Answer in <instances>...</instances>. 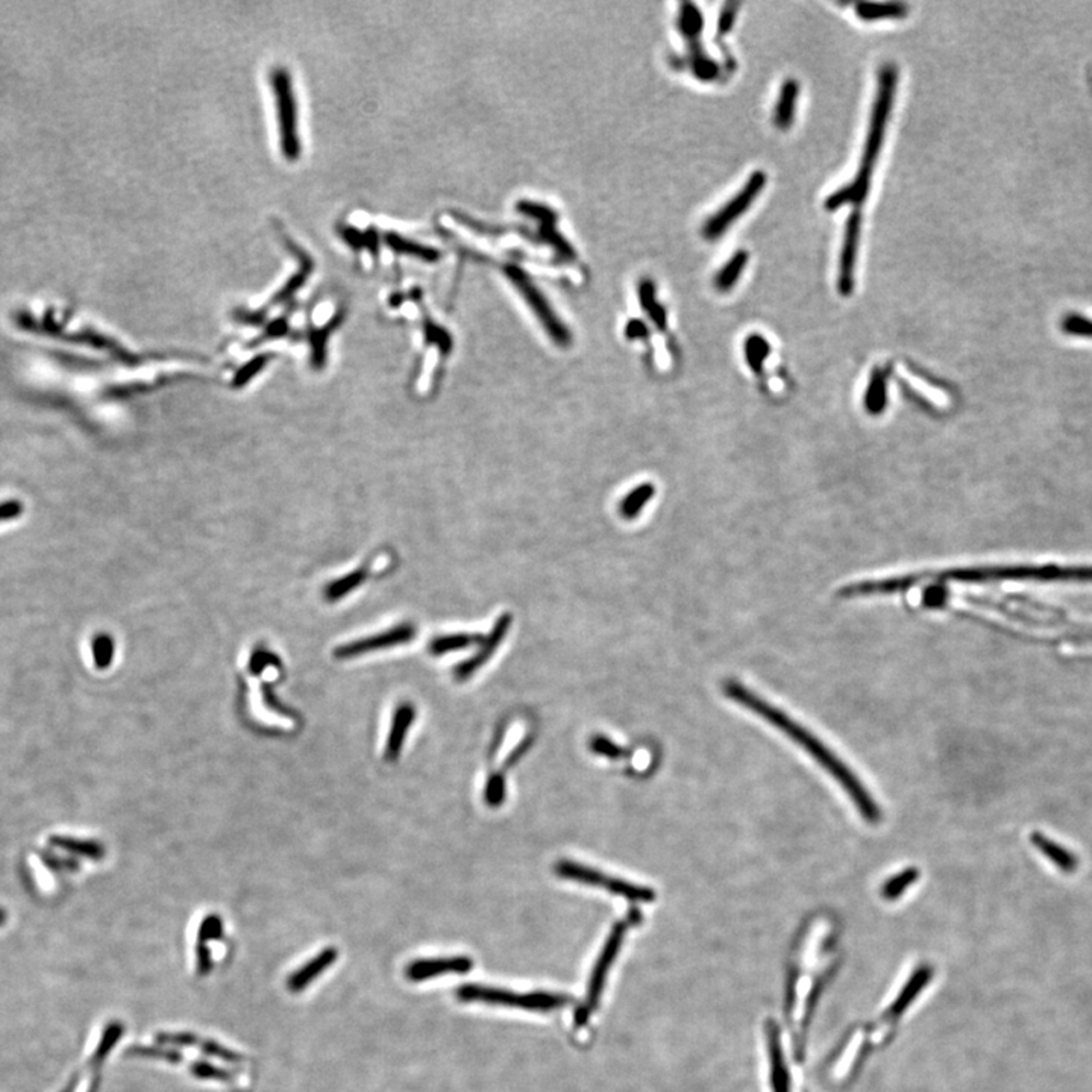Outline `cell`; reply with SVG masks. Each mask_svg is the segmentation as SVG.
Wrapping results in <instances>:
<instances>
[{"instance_id":"4dcf8cb0","label":"cell","mask_w":1092,"mask_h":1092,"mask_svg":"<svg viewBox=\"0 0 1092 1092\" xmlns=\"http://www.w3.org/2000/svg\"><path fill=\"white\" fill-rule=\"evenodd\" d=\"M126 1054H132L136 1058H148V1059L162 1060L168 1064H181L184 1058L182 1054L175 1050V1048H166L164 1046H152V1047H144V1046H136L130 1048Z\"/></svg>"},{"instance_id":"2e32d148","label":"cell","mask_w":1092,"mask_h":1092,"mask_svg":"<svg viewBox=\"0 0 1092 1092\" xmlns=\"http://www.w3.org/2000/svg\"><path fill=\"white\" fill-rule=\"evenodd\" d=\"M284 243L285 246L289 247V251L295 253V255H296V259H299V269H297L296 273H295V275H293V277L285 283L284 287H283V289H281V290L273 296V299H271V305H279L281 302H285V301H289L290 297H293V295H295V293H296V291L299 290L305 283H307V279H308L311 271H313V259H310V255L305 253V251H302V247H299L295 241H291V240L289 239V237H285V235Z\"/></svg>"},{"instance_id":"f1b7e54d","label":"cell","mask_w":1092,"mask_h":1092,"mask_svg":"<svg viewBox=\"0 0 1092 1092\" xmlns=\"http://www.w3.org/2000/svg\"><path fill=\"white\" fill-rule=\"evenodd\" d=\"M114 639L108 634H97L96 638L91 642V653H93V662L97 669L105 671L110 668L113 660H114Z\"/></svg>"},{"instance_id":"484cf974","label":"cell","mask_w":1092,"mask_h":1092,"mask_svg":"<svg viewBox=\"0 0 1092 1092\" xmlns=\"http://www.w3.org/2000/svg\"><path fill=\"white\" fill-rule=\"evenodd\" d=\"M656 493V489L651 483L639 485L634 491L625 495V498L622 499L619 504V511L622 517L625 519H634L639 515L642 509L651 501Z\"/></svg>"},{"instance_id":"52a82bcc","label":"cell","mask_w":1092,"mask_h":1092,"mask_svg":"<svg viewBox=\"0 0 1092 1092\" xmlns=\"http://www.w3.org/2000/svg\"><path fill=\"white\" fill-rule=\"evenodd\" d=\"M766 186V174L762 170H757L748 178V181L745 182L742 190L737 192L730 202H727L724 207L721 208L717 214H713L711 219L707 220L703 234L707 240H717L724 235L725 231L736 222L741 216L747 213L750 210L753 202L756 201L757 196L760 194L763 188Z\"/></svg>"},{"instance_id":"8fae6325","label":"cell","mask_w":1092,"mask_h":1092,"mask_svg":"<svg viewBox=\"0 0 1092 1092\" xmlns=\"http://www.w3.org/2000/svg\"><path fill=\"white\" fill-rule=\"evenodd\" d=\"M473 959L467 956L420 959L408 965L406 977L410 982H424L446 974H466L473 970Z\"/></svg>"},{"instance_id":"7402d4cb","label":"cell","mask_w":1092,"mask_h":1092,"mask_svg":"<svg viewBox=\"0 0 1092 1092\" xmlns=\"http://www.w3.org/2000/svg\"><path fill=\"white\" fill-rule=\"evenodd\" d=\"M748 259L750 257H748L747 251H737L725 263L724 267L717 271V275L715 277V287H717V290L729 291L735 287L743 271H745V267L748 265Z\"/></svg>"},{"instance_id":"8d00e7d4","label":"cell","mask_w":1092,"mask_h":1092,"mask_svg":"<svg viewBox=\"0 0 1092 1092\" xmlns=\"http://www.w3.org/2000/svg\"><path fill=\"white\" fill-rule=\"evenodd\" d=\"M196 1047L199 1048L202 1053L208 1054V1056L216 1058V1059L223 1060V1062H228V1064H241L245 1060L241 1054L220 1046L216 1040H201L199 1038Z\"/></svg>"},{"instance_id":"f546056e","label":"cell","mask_w":1092,"mask_h":1092,"mask_svg":"<svg viewBox=\"0 0 1092 1092\" xmlns=\"http://www.w3.org/2000/svg\"><path fill=\"white\" fill-rule=\"evenodd\" d=\"M886 376L888 374L885 370L875 369L873 380L868 387V393H866V407L875 414L880 413L885 407Z\"/></svg>"},{"instance_id":"ac0fdd59","label":"cell","mask_w":1092,"mask_h":1092,"mask_svg":"<svg viewBox=\"0 0 1092 1092\" xmlns=\"http://www.w3.org/2000/svg\"><path fill=\"white\" fill-rule=\"evenodd\" d=\"M49 844L52 845L53 850L75 854V856L85 857V859L102 860L107 856V848L99 840L78 839V838H71V836L53 834V836L49 838Z\"/></svg>"},{"instance_id":"7bdbcfd3","label":"cell","mask_w":1092,"mask_h":1092,"mask_svg":"<svg viewBox=\"0 0 1092 1092\" xmlns=\"http://www.w3.org/2000/svg\"><path fill=\"white\" fill-rule=\"evenodd\" d=\"M156 1040L160 1042V1046H175V1047H196L199 1036L188 1032L182 1034H156Z\"/></svg>"},{"instance_id":"603a6c76","label":"cell","mask_w":1092,"mask_h":1092,"mask_svg":"<svg viewBox=\"0 0 1092 1092\" xmlns=\"http://www.w3.org/2000/svg\"><path fill=\"white\" fill-rule=\"evenodd\" d=\"M1032 842L1036 847L1040 848V853L1046 854L1048 859L1053 862L1054 865L1059 866L1060 869L1071 873L1077 868V859L1074 857L1073 854L1070 853V851H1065L1064 848L1047 839L1046 836H1042L1040 833L1032 834Z\"/></svg>"},{"instance_id":"3957f363","label":"cell","mask_w":1092,"mask_h":1092,"mask_svg":"<svg viewBox=\"0 0 1092 1092\" xmlns=\"http://www.w3.org/2000/svg\"><path fill=\"white\" fill-rule=\"evenodd\" d=\"M935 580L959 583H989L1000 580H1038V582L1092 583V566H991V568L951 569L935 574Z\"/></svg>"},{"instance_id":"c3c4849f","label":"cell","mask_w":1092,"mask_h":1092,"mask_svg":"<svg viewBox=\"0 0 1092 1092\" xmlns=\"http://www.w3.org/2000/svg\"><path fill=\"white\" fill-rule=\"evenodd\" d=\"M19 511L20 505L17 503H8V504L0 505V519L14 517Z\"/></svg>"},{"instance_id":"681fc988","label":"cell","mask_w":1092,"mask_h":1092,"mask_svg":"<svg viewBox=\"0 0 1092 1092\" xmlns=\"http://www.w3.org/2000/svg\"><path fill=\"white\" fill-rule=\"evenodd\" d=\"M7 919H8L7 912L3 911V909L0 907V925L5 924V923H7Z\"/></svg>"},{"instance_id":"d6986e66","label":"cell","mask_w":1092,"mask_h":1092,"mask_svg":"<svg viewBox=\"0 0 1092 1092\" xmlns=\"http://www.w3.org/2000/svg\"><path fill=\"white\" fill-rule=\"evenodd\" d=\"M931 974L933 973H931V968H929V967L918 968L917 973L912 976L905 989L901 991L899 998L892 1003L891 1008L888 1009V1012L885 1014V1016H888V1020H897L900 1015L905 1012L907 1006L917 998L919 991L924 989L925 985L930 982Z\"/></svg>"},{"instance_id":"ee69618b","label":"cell","mask_w":1092,"mask_h":1092,"mask_svg":"<svg viewBox=\"0 0 1092 1092\" xmlns=\"http://www.w3.org/2000/svg\"><path fill=\"white\" fill-rule=\"evenodd\" d=\"M213 970V957L208 944L196 945V973L198 976L205 977Z\"/></svg>"},{"instance_id":"7a4b0ae2","label":"cell","mask_w":1092,"mask_h":1092,"mask_svg":"<svg viewBox=\"0 0 1092 1092\" xmlns=\"http://www.w3.org/2000/svg\"><path fill=\"white\" fill-rule=\"evenodd\" d=\"M899 82V71L894 64H885L879 71V85L875 93L869 126L866 132L865 148L860 158L857 174L847 186L840 187L828 196L824 202L827 211H836L845 205L860 208L868 198L871 188L874 168L879 160L880 150L885 142L886 128L891 117L894 97Z\"/></svg>"},{"instance_id":"8992f818","label":"cell","mask_w":1092,"mask_h":1092,"mask_svg":"<svg viewBox=\"0 0 1092 1092\" xmlns=\"http://www.w3.org/2000/svg\"><path fill=\"white\" fill-rule=\"evenodd\" d=\"M271 84L278 113L281 152L289 162H296L301 156V140L297 131L296 97L290 73L284 67H277L271 71Z\"/></svg>"},{"instance_id":"4316f807","label":"cell","mask_w":1092,"mask_h":1092,"mask_svg":"<svg viewBox=\"0 0 1092 1092\" xmlns=\"http://www.w3.org/2000/svg\"><path fill=\"white\" fill-rule=\"evenodd\" d=\"M123 1030H125V1028H123V1024H120L119 1022H111V1024H108V1026L105 1028L102 1038L99 1040V1044H97L96 1050H95V1053L91 1056V1059L88 1060V1066H90V1068H97V1066L101 1065V1064L107 1059V1056L111 1053V1050L116 1047L117 1040L122 1038Z\"/></svg>"},{"instance_id":"83f0119b","label":"cell","mask_w":1092,"mask_h":1092,"mask_svg":"<svg viewBox=\"0 0 1092 1092\" xmlns=\"http://www.w3.org/2000/svg\"><path fill=\"white\" fill-rule=\"evenodd\" d=\"M366 577H368V569H357L352 574H348V576L343 577L340 580H336V582L325 589V600L331 602L340 600L343 596L350 594L351 590H356L366 580Z\"/></svg>"},{"instance_id":"d590c367","label":"cell","mask_w":1092,"mask_h":1092,"mask_svg":"<svg viewBox=\"0 0 1092 1092\" xmlns=\"http://www.w3.org/2000/svg\"><path fill=\"white\" fill-rule=\"evenodd\" d=\"M39 856L41 862L55 873H75L79 869L76 860L70 859L67 856H61L52 850H41L39 851Z\"/></svg>"},{"instance_id":"74e56055","label":"cell","mask_w":1092,"mask_h":1092,"mask_svg":"<svg viewBox=\"0 0 1092 1092\" xmlns=\"http://www.w3.org/2000/svg\"><path fill=\"white\" fill-rule=\"evenodd\" d=\"M589 747H590V750L594 751L595 754L607 757L610 760H619V759L628 756L627 750H624L622 747L616 745L608 737L601 736V735L592 737Z\"/></svg>"},{"instance_id":"d6a6232c","label":"cell","mask_w":1092,"mask_h":1092,"mask_svg":"<svg viewBox=\"0 0 1092 1092\" xmlns=\"http://www.w3.org/2000/svg\"><path fill=\"white\" fill-rule=\"evenodd\" d=\"M745 352H747V360L750 363V368L759 374L760 369H762L763 360L769 354V345L766 342V339L757 336V334L748 337L747 343H745Z\"/></svg>"},{"instance_id":"6da1fadb","label":"cell","mask_w":1092,"mask_h":1092,"mask_svg":"<svg viewBox=\"0 0 1092 1092\" xmlns=\"http://www.w3.org/2000/svg\"><path fill=\"white\" fill-rule=\"evenodd\" d=\"M724 691L727 697H730L733 701H736L743 707H747L748 711H754L759 717L766 719L769 724L777 727L778 730L783 731L786 736L790 737L794 742L808 751V754L814 757V760L820 763L836 782L839 783L866 821L871 824H877L880 821L882 818L880 808L873 796H869V792L866 790L863 783L860 782L853 771L848 768L847 765L842 762L826 743H822L818 737L814 736V733H810L806 727L798 724L792 717L783 713L780 709L774 707L766 699H760L754 692L747 689L741 683L729 681L725 683Z\"/></svg>"},{"instance_id":"d4e9b609","label":"cell","mask_w":1092,"mask_h":1092,"mask_svg":"<svg viewBox=\"0 0 1092 1092\" xmlns=\"http://www.w3.org/2000/svg\"><path fill=\"white\" fill-rule=\"evenodd\" d=\"M604 889H607L614 895H620L625 900L638 901V903H651L656 900V892L647 886L634 885L625 880L613 879V877H608L607 885Z\"/></svg>"},{"instance_id":"9a60e30c","label":"cell","mask_w":1092,"mask_h":1092,"mask_svg":"<svg viewBox=\"0 0 1092 1092\" xmlns=\"http://www.w3.org/2000/svg\"><path fill=\"white\" fill-rule=\"evenodd\" d=\"M766 1038H768L769 1059H771V1085L774 1092L790 1091V1074H789L782 1046L778 1026L774 1020L766 1022Z\"/></svg>"},{"instance_id":"7dc6e473","label":"cell","mask_w":1092,"mask_h":1092,"mask_svg":"<svg viewBox=\"0 0 1092 1092\" xmlns=\"http://www.w3.org/2000/svg\"><path fill=\"white\" fill-rule=\"evenodd\" d=\"M530 743H531L530 741H524V743H521V745L517 747L516 750L511 753L510 757L507 759V762H505V766H510V765H513V763H516L517 760H519V759L522 757V754H524L525 751H527V748L530 747Z\"/></svg>"},{"instance_id":"cb8c5ba5","label":"cell","mask_w":1092,"mask_h":1092,"mask_svg":"<svg viewBox=\"0 0 1092 1092\" xmlns=\"http://www.w3.org/2000/svg\"><path fill=\"white\" fill-rule=\"evenodd\" d=\"M483 642L485 638L479 634H449V636H442L434 639L430 644V653L433 656H442V654L479 645Z\"/></svg>"},{"instance_id":"5b68a950","label":"cell","mask_w":1092,"mask_h":1092,"mask_svg":"<svg viewBox=\"0 0 1092 1092\" xmlns=\"http://www.w3.org/2000/svg\"><path fill=\"white\" fill-rule=\"evenodd\" d=\"M640 921H642V915H640V912L638 911V909H633V911L628 913L627 919H624V921H618V923L613 925V929L610 931V935H608L606 944L602 947L601 955H600L598 961L595 963L594 971H592V974H590V979H589L588 996H586V1000H584V1003H583L580 1008L577 1009L576 1022H576V1028H583V1026H586V1024H588L590 1015H592V1012H594L596 1006H598V1003H600L602 989H604V983H606V979H607L608 971L612 968L614 959H616L618 953H619L620 947H622V943H624V937H625L628 927H630V925L639 924Z\"/></svg>"},{"instance_id":"5bb4252c","label":"cell","mask_w":1092,"mask_h":1092,"mask_svg":"<svg viewBox=\"0 0 1092 1092\" xmlns=\"http://www.w3.org/2000/svg\"><path fill=\"white\" fill-rule=\"evenodd\" d=\"M414 717H416V709L412 703H401L396 707L386 748H384V759L387 762H394L398 757L401 756L402 747L406 742L410 725L414 723Z\"/></svg>"},{"instance_id":"4fadbf2b","label":"cell","mask_w":1092,"mask_h":1092,"mask_svg":"<svg viewBox=\"0 0 1092 1092\" xmlns=\"http://www.w3.org/2000/svg\"><path fill=\"white\" fill-rule=\"evenodd\" d=\"M337 957H339V950H337L336 947H326V949H324L317 956L313 957L311 961L305 963L304 967H301L299 970L295 971L293 974L289 976L287 982H285L287 991L293 992V994L302 992L304 989L310 986L311 982L314 979L322 976V973L325 970H328L336 963Z\"/></svg>"},{"instance_id":"ffe728a7","label":"cell","mask_w":1092,"mask_h":1092,"mask_svg":"<svg viewBox=\"0 0 1092 1092\" xmlns=\"http://www.w3.org/2000/svg\"><path fill=\"white\" fill-rule=\"evenodd\" d=\"M554 871L562 879L572 880L583 885L596 886V888H606L607 885L608 877H606L601 871L594 869L590 866L580 865L572 860L557 862Z\"/></svg>"},{"instance_id":"277c9868","label":"cell","mask_w":1092,"mask_h":1092,"mask_svg":"<svg viewBox=\"0 0 1092 1092\" xmlns=\"http://www.w3.org/2000/svg\"><path fill=\"white\" fill-rule=\"evenodd\" d=\"M457 998L463 1003H485L497 1006L536 1010V1012H552L557 1009L568 1006L572 998L566 994L554 992H528L517 994L507 989L491 988L481 985H465L457 991Z\"/></svg>"},{"instance_id":"44dd1931","label":"cell","mask_w":1092,"mask_h":1092,"mask_svg":"<svg viewBox=\"0 0 1092 1092\" xmlns=\"http://www.w3.org/2000/svg\"><path fill=\"white\" fill-rule=\"evenodd\" d=\"M909 8L901 2H862L856 5L857 17L865 21L905 19Z\"/></svg>"},{"instance_id":"e575fe53","label":"cell","mask_w":1092,"mask_h":1092,"mask_svg":"<svg viewBox=\"0 0 1092 1092\" xmlns=\"http://www.w3.org/2000/svg\"><path fill=\"white\" fill-rule=\"evenodd\" d=\"M917 879V869H913V868H912V869H906V871L899 874V875L892 877L888 883H885L883 889H882V895H883L886 900H897V897H900V895H901V894H903V892H905L906 889L912 885V883H915V880Z\"/></svg>"},{"instance_id":"e0dca14e","label":"cell","mask_w":1092,"mask_h":1092,"mask_svg":"<svg viewBox=\"0 0 1092 1092\" xmlns=\"http://www.w3.org/2000/svg\"><path fill=\"white\" fill-rule=\"evenodd\" d=\"M798 95H800V85L796 79H786L778 93L774 116H772V122L778 130L788 131L792 126L796 119Z\"/></svg>"},{"instance_id":"b9f144b4","label":"cell","mask_w":1092,"mask_h":1092,"mask_svg":"<svg viewBox=\"0 0 1092 1092\" xmlns=\"http://www.w3.org/2000/svg\"><path fill=\"white\" fill-rule=\"evenodd\" d=\"M269 665L281 666V659H278V656H275L271 651L255 650L253 656H251V660H249L247 669L253 675H259Z\"/></svg>"},{"instance_id":"9c48e42d","label":"cell","mask_w":1092,"mask_h":1092,"mask_svg":"<svg viewBox=\"0 0 1092 1092\" xmlns=\"http://www.w3.org/2000/svg\"><path fill=\"white\" fill-rule=\"evenodd\" d=\"M414 636H416V630H414L413 625L401 624V625H396V627L386 630L382 633L374 634V636H369V638H363V639L345 644L342 647L334 650V657L339 660L354 659V657H360L363 654L404 645V644L414 639Z\"/></svg>"},{"instance_id":"30bf717a","label":"cell","mask_w":1092,"mask_h":1092,"mask_svg":"<svg viewBox=\"0 0 1092 1092\" xmlns=\"http://www.w3.org/2000/svg\"><path fill=\"white\" fill-rule=\"evenodd\" d=\"M860 229H862V213H860V208H854L848 216L844 243L840 249L838 290L842 296H850L854 290V271H856V259L859 251Z\"/></svg>"},{"instance_id":"ba28073f","label":"cell","mask_w":1092,"mask_h":1092,"mask_svg":"<svg viewBox=\"0 0 1092 1092\" xmlns=\"http://www.w3.org/2000/svg\"><path fill=\"white\" fill-rule=\"evenodd\" d=\"M509 277L513 281V284L516 285L517 290L521 291V295L524 296L527 304L530 305L531 310L534 311L539 322L543 325V328L550 334L551 339L560 346H568L572 339L570 332L557 317L556 313L552 311L536 285L531 283L524 271H519L516 267L509 269Z\"/></svg>"},{"instance_id":"1f68e13d","label":"cell","mask_w":1092,"mask_h":1092,"mask_svg":"<svg viewBox=\"0 0 1092 1092\" xmlns=\"http://www.w3.org/2000/svg\"><path fill=\"white\" fill-rule=\"evenodd\" d=\"M190 1073L193 1074L194 1077L202 1080H217V1082H223V1083L234 1082V1076L231 1071H228L225 1068L213 1065V1064L205 1062V1060H196V1062H193L190 1065Z\"/></svg>"},{"instance_id":"7c38bea8","label":"cell","mask_w":1092,"mask_h":1092,"mask_svg":"<svg viewBox=\"0 0 1092 1092\" xmlns=\"http://www.w3.org/2000/svg\"><path fill=\"white\" fill-rule=\"evenodd\" d=\"M510 627L511 614H503V616L497 620L495 627L491 628V634L487 636V639H485V642L481 644V648H479V653L475 654V656L471 657V659L465 660L463 663H460V665L455 668V671H454L455 679L459 680V681H465V680L469 679L473 674L477 673L479 668L485 665L487 660L491 659V654L497 651V648L501 645V642L504 640L505 634H507V631H509V628Z\"/></svg>"},{"instance_id":"836d02e7","label":"cell","mask_w":1092,"mask_h":1092,"mask_svg":"<svg viewBox=\"0 0 1092 1092\" xmlns=\"http://www.w3.org/2000/svg\"><path fill=\"white\" fill-rule=\"evenodd\" d=\"M1060 330L1064 331L1068 336L1085 337V339H1092V319L1077 314V313H1070L1065 314L1060 322Z\"/></svg>"},{"instance_id":"f35d334b","label":"cell","mask_w":1092,"mask_h":1092,"mask_svg":"<svg viewBox=\"0 0 1092 1092\" xmlns=\"http://www.w3.org/2000/svg\"><path fill=\"white\" fill-rule=\"evenodd\" d=\"M223 936V921L219 915H208L204 918L199 930H198V943L199 944H208L211 941H219Z\"/></svg>"},{"instance_id":"60d3db41","label":"cell","mask_w":1092,"mask_h":1092,"mask_svg":"<svg viewBox=\"0 0 1092 1092\" xmlns=\"http://www.w3.org/2000/svg\"><path fill=\"white\" fill-rule=\"evenodd\" d=\"M485 800L491 808H499L505 800V780L501 772H493L485 789Z\"/></svg>"},{"instance_id":"bcb514c9","label":"cell","mask_w":1092,"mask_h":1092,"mask_svg":"<svg viewBox=\"0 0 1092 1092\" xmlns=\"http://www.w3.org/2000/svg\"><path fill=\"white\" fill-rule=\"evenodd\" d=\"M736 8L737 3H729L725 7L724 11L721 14V19H719V33H729L730 31L731 27H733V21H735V15H736Z\"/></svg>"},{"instance_id":"f6af8a7d","label":"cell","mask_w":1092,"mask_h":1092,"mask_svg":"<svg viewBox=\"0 0 1092 1092\" xmlns=\"http://www.w3.org/2000/svg\"><path fill=\"white\" fill-rule=\"evenodd\" d=\"M269 358H271L269 356H261L253 358V362L247 363L245 368L240 369L239 374L235 375V382L243 384V382L247 381L251 376L255 375L257 372L265 368V362H269Z\"/></svg>"},{"instance_id":"ab89813d","label":"cell","mask_w":1092,"mask_h":1092,"mask_svg":"<svg viewBox=\"0 0 1092 1092\" xmlns=\"http://www.w3.org/2000/svg\"><path fill=\"white\" fill-rule=\"evenodd\" d=\"M387 243L393 251H396V253H413L416 257H420V259H431L436 257V253H434L431 249H427V247H424V246L412 243V241L402 239V237L396 235V234H388Z\"/></svg>"}]
</instances>
